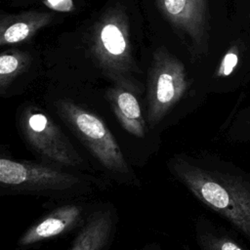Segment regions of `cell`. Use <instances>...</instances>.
<instances>
[{
  "instance_id": "52a82bcc",
  "label": "cell",
  "mask_w": 250,
  "mask_h": 250,
  "mask_svg": "<svg viewBox=\"0 0 250 250\" xmlns=\"http://www.w3.org/2000/svg\"><path fill=\"white\" fill-rule=\"evenodd\" d=\"M163 16L197 48L206 34V0H157Z\"/></svg>"
},
{
  "instance_id": "6da1fadb",
  "label": "cell",
  "mask_w": 250,
  "mask_h": 250,
  "mask_svg": "<svg viewBox=\"0 0 250 250\" xmlns=\"http://www.w3.org/2000/svg\"><path fill=\"white\" fill-rule=\"evenodd\" d=\"M168 168L199 201L250 239V181L182 154L174 155Z\"/></svg>"
},
{
  "instance_id": "5bb4252c",
  "label": "cell",
  "mask_w": 250,
  "mask_h": 250,
  "mask_svg": "<svg viewBox=\"0 0 250 250\" xmlns=\"http://www.w3.org/2000/svg\"><path fill=\"white\" fill-rule=\"evenodd\" d=\"M238 62V57L237 54L233 51H229L224 59L222 60V62L218 68V76H228L229 75L234 67L236 66Z\"/></svg>"
},
{
  "instance_id": "ba28073f",
  "label": "cell",
  "mask_w": 250,
  "mask_h": 250,
  "mask_svg": "<svg viewBox=\"0 0 250 250\" xmlns=\"http://www.w3.org/2000/svg\"><path fill=\"white\" fill-rule=\"evenodd\" d=\"M84 207L65 204L52 210L26 229L18 241L19 248H26L38 242L59 236L84 223Z\"/></svg>"
},
{
  "instance_id": "8992f818",
  "label": "cell",
  "mask_w": 250,
  "mask_h": 250,
  "mask_svg": "<svg viewBox=\"0 0 250 250\" xmlns=\"http://www.w3.org/2000/svg\"><path fill=\"white\" fill-rule=\"evenodd\" d=\"M188 87L189 82L182 62L164 49L157 50L147 78L146 119L151 129L164 121Z\"/></svg>"
},
{
  "instance_id": "277c9868",
  "label": "cell",
  "mask_w": 250,
  "mask_h": 250,
  "mask_svg": "<svg viewBox=\"0 0 250 250\" xmlns=\"http://www.w3.org/2000/svg\"><path fill=\"white\" fill-rule=\"evenodd\" d=\"M91 49L102 69L117 85L132 92L137 91L131 78L135 66L128 21L122 9H111L99 20L92 32Z\"/></svg>"
},
{
  "instance_id": "7c38bea8",
  "label": "cell",
  "mask_w": 250,
  "mask_h": 250,
  "mask_svg": "<svg viewBox=\"0 0 250 250\" xmlns=\"http://www.w3.org/2000/svg\"><path fill=\"white\" fill-rule=\"evenodd\" d=\"M27 54L10 50L3 52L0 56V92L4 94L14 79L21 74L28 65Z\"/></svg>"
},
{
  "instance_id": "9a60e30c",
  "label": "cell",
  "mask_w": 250,
  "mask_h": 250,
  "mask_svg": "<svg viewBox=\"0 0 250 250\" xmlns=\"http://www.w3.org/2000/svg\"><path fill=\"white\" fill-rule=\"evenodd\" d=\"M44 4L55 11L70 12L74 9L72 0H44Z\"/></svg>"
},
{
  "instance_id": "3957f363",
  "label": "cell",
  "mask_w": 250,
  "mask_h": 250,
  "mask_svg": "<svg viewBox=\"0 0 250 250\" xmlns=\"http://www.w3.org/2000/svg\"><path fill=\"white\" fill-rule=\"evenodd\" d=\"M74 171V170H73ZM48 162H32L2 156L0 187L7 193L78 194L92 183L78 174Z\"/></svg>"
},
{
  "instance_id": "7a4b0ae2",
  "label": "cell",
  "mask_w": 250,
  "mask_h": 250,
  "mask_svg": "<svg viewBox=\"0 0 250 250\" xmlns=\"http://www.w3.org/2000/svg\"><path fill=\"white\" fill-rule=\"evenodd\" d=\"M55 107L58 115L110 177L120 183L135 185L137 178L134 171L100 116L65 100L58 101Z\"/></svg>"
},
{
  "instance_id": "5b68a950",
  "label": "cell",
  "mask_w": 250,
  "mask_h": 250,
  "mask_svg": "<svg viewBox=\"0 0 250 250\" xmlns=\"http://www.w3.org/2000/svg\"><path fill=\"white\" fill-rule=\"evenodd\" d=\"M20 129L24 142L42 161L74 171L89 168L60 126L36 107H27L22 111Z\"/></svg>"
},
{
  "instance_id": "9c48e42d",
  "label": "cell",
  "mask_w": 250,
  "mask_h": 250,
  "mask_svg": "<svg viewBox=\"0 0 250 250\" xmlns=\"http://www.w3.org/2000/svg\"><path fill=\"white\" fill-rule=\"evenodd\" d=\"M115 229L111 209H99L90 214L75 236L70 250H104L110 243Z\"/></svg>"
},
{
  "instance_id": "8fae6325",
  "label": "cell",
  "mask_w": 250,
  "mask_h": 250,
  "mask_svg": "<svg viewBox=\"0 0 250 250\" xmlns=\"http://www.w3.org/2000/svg\"><path fill=\"white\" fill-rule=\"evenodd\" d=\"M52 20L50 13L24 12L2 16L0 21V45H12L32 37Z\"/></svg>"
},
{
  "instance_id": "4fadbf2b",
  "label": "cell",
  "mask_w": 250,
  "mask_h": 250,
  "mask_svg": "<svg viewBox=\"0 0 250 250\" xmlns=\"http://www.w3.org/2000/svg\"><path fill=\"white\" fill-rule=\"evenodd\" d=\"M197 241L200 250H249L228 234L203 227L197 229Z\"/></svg>"
},
{
  "instance_id": "30bf717a",
  "label": "cell",
  "mask_w": 250,
  "mask_h": 250,
  "mask_svg": "<svg viewBox=\"0 0 250 250\" xmlns=\"http://www.w3.org/2000/svg\"><path fill=\"white\" fill-rule=\"evenodd\" d=\"M108 99L122 128L136 138H144L146 124L134 92L116 85L108 91Z\"/></svg>"
}]
</instances>
